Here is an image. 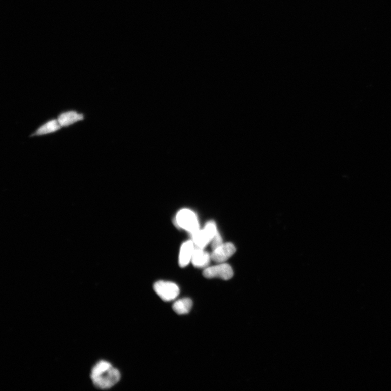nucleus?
<instances>
[{
	"label": "nucleus",
	"instance_id": "nucleus-2",
	"mask_svg": "<svg viewBox=\"0 0 391 391\" xmlns=\"http://www.w3.org/2000/svg\"><path fill=\"white\" fill-rule=\"evenodd\" d=\"M174 221L177 226L191 235L200 229L197 214L188 209H182L179 211Z\"/></svg>",
	"mask_w": 391,
	"mask_h": 391
},
{
	"label": "nucleus",
	"instance_id": "nucleus-1",
	"mask_svg": "<svg viewBox=\"0 0 391 391\" xmlns=\"http://www.w3.org/2000/svg\"><path fill=\"white\" fill-rule=\"evenodd\" d=\"M120 377L119 370L109 364H99L91 370V379L93 385L100 389L111 388L120 381Z\"/></svg>",
	"mask_w": 391,
	"mask_h": 391
},
{
	"label": "nucleus",
	"instance_id": "nucleus-3",
	"mask_svg": "<svg viewBox=\"0 0 391 391\" xmlns=\"http://www.w3.org/2000/svg\"><path fill=\"white\" fill-rule=\"evenodd\" d=\"M154 290L163 301L170 302L176 299L180 293L179 286L175 283L160 280L155 283Z\"/></svg>",
	"mask_w": 391,
	"mask_h": 391
},
{
	"label": "nucleus",
	"instance_id": "nucleus-5",
	"mask_svg": "<svg viewBox=\"0 0 391 391\" xmlns=\"http://www.w3.org/2000/svg\"><path fill=\"white\" fill-rule=\"evenodd\" d=\"M234 272L232 267L226 263H219V264L208 266L204 269L203 275L207 279L220 278L228 280L233 277Z\"/></svg>",
	"mask_w": 391,
	"mask_h": 391
},
{
	"label": "nucleus",
	"instance_id": "nucleus-9",
	"mask_svg": "<svg viewBox=\"0 0 391 391\" xmlns=\"http://www.w3.org/2000/svg\"><path fill=\"white\" fill-rule=\"evenodd\" d=\"M84 119L83 115L70 111L60 114L58 121L62 126H68Z\"/></svg>",
	"mask_w": 391,
	"mask_h": 391
},
{
	"label": "nucleus",
	"instance_id": "nucleus-6",
	"mask_svg": "<svg viewBox=\"0 0 391 391\" xmlns=\"http://www.w3.org/2000/svg\"><path fill=\"white\" fill-rule=\"evenodd\" d=\"M236 248L231 242L223 243L213 250L212 260L217 263H224L235 253Z\"/></svg>",
	"mask_w": 391,
	"mask_h": 391
},
{
	"label": "nucleus",
	"instance_id": "nucleus-11",
	"mask_svg": "<svg viewBox=\"0 0 391 391\" xmlns=\"http://www.w3.org/2000/svg\"><path fill=\"white\" fill-rule=\"evenodd\" d=\"M61 127L62 126L60 125L58 120H51L42 127H40L37 131L36 134L38 136L49 134L59 130Z\"/></svg>",
	"mask_w": 391,
	"mask_h": 391
},
{
	"label": "nucleus",
	"instance_id": "nucleus-12",
	"mask_svg": "<svg viewBox=\"0 0 391 391\" xmlns=\"http://www.w3.org/2000/svg\"><path fill=\"white\" fill-rule=\"evenodd\" d=\"M211 244L213 250L223 244V240H222L221 236L219 234V232L216 234L215 237L212 239Z\"/></svg>",
	"mask_w": 391,
	"mask_h": 391
},
{
	"label": "nucleus",
	"instance_id": "nucleus-8",
	"mask_svg": "<svg viewBox=\"0 0 391 391\" xmlns=\"http://www.w3.org/2000/svg\"><path fill=\"white\" fill-rule=\"evenodd\" d=\"M212 260L211 254L204 251V249L195 248L191 262L198 268H206Z\"/></svg>",
	"mask_w": 391,
	"mask_h": 391
},
{
	"label": "nucleus",
	"instance_id": "nucleus-10",
	"mask_svg": "<svg viewBox=\"0 0 391 391\" xmlns=\"http://www.w3.org/2000/svg\"><path fill=\"white\" fill-rule=\"evenodd\" d=\"M192 305V301L190 299H181L174 303L173 309L179 315L187 314L190 312Z\"/></svg>",
	"mask_w": 391,
	"mask_h": 391
},
{
	"label": "nucleus",
	"instance_id": "nucleus-7",
	"mask_svg": "<svg viewBox=\"0 0 391 391\" xmlns=\"http://www.w3.org/2000/svg\"><path fill=\"white\" fill-rule=\"evenodd\" d=\"M194 249L195 245L192 240L187 241L182 245L179 257V265L181 268H184L190 264Z\"/></svg>",
	"mask_w": 391,
	"mask_h": 391
},
{
	"label": "nucleus",
	"instance_id": "nucleus-4",
	"mask_svg": "<svg viewBox=\"0 0 391 391\" xmlns=\"http://www.w3.org/2000/svg\"><path fill=\"white\" fill-rule=\"evenodd\" d=\"M218 232V229L214 225L206 224L203 229H199L197 232L191 235L195 246L204 249L207 245L211 243Z\"/></svg>",
	"mask_w": 391,
	"mask_h": 391
}]
</instances>
